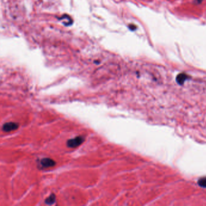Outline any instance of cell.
Listing matches in <instances>:
<instances>
[{
    "instance_id": "1",
    "label": "cell",
    "mask_w": 206,
    "mask_h": 206,
    "mask_svg": "<svg viewBox=\"0 0 206 206\" xmlns=\"http://www.w3.org/2000/svg\"><path fill=\"white\" fill-rule=\"evenodd\" d=\"M85 140L83 137L78 136L73 138L70 139L67 141V146L70 148H75L80 145Z\"/></svg>"
},
{
    "instance_id": "5",
    "label": "cell",
    "mask_w": 206,
    "mask_h": 206,
    "mask_svg": "<svg viewBox=\"0 0 206 206\" xmlns=\"http://www.w3.org/2000/svg\"><path fill=\"white\" fill-rule=\"evenodd\" d=\"M187 79V76L184 74H181L178 75L177 77V82H178L180 84H183L184 82Z\"/></svg>"
},
{
    "instance_id": "6",
    "label": "cell",
    "mask_w": 206,
    "mask_h": 206,
    "mask_svg": "<svg viewBox=\"0 0 206 206\" xmlns=\"http://www.w3.org/2000/svg\"><path fill=\"white\" fill-rule=\"evenodd\" d=\"M198 184L202 187H206V177L200 179L198 181Z\"/></svg>"
},
{
    "instance_id": "2",
    "label": "cell",
    "mask_w": 206,
    "mask_h": 206,
    "mask_svg": "<svg viewBox=\"0 0 206 206\" xmlns=\"http://www.w3.org/2000/svg\"><path fill=\"white\" fill-rule=\"evenodd\" d=\"M19 125L15 122H7L3 125L2 129L5 132H11V131L16 130L18 128Z\"/></svg>"
},
{
    "instance_id": "3",
    "label": "cell",
    "mask_w": 206,
    "mask_h": 206,
    "mask_svg": "<svg viewBox=\"0 0 206 206\" xmlns=\"http://www.w3.org/2000/svg\"><path fill=\"white\" fill-rule=\"evenodd\" d=\"M40 163L44 168L52 167L54 166L56 164V162L50 158H42L40 162Z\"/></svg>"
},
{
    "instance_id": "4",
    "label": "cell",
    "mask_w": 206,
    "mask_h": 206,
    "mask_svg": "<svg viewBox=\"0 0 206 206\" xmlns=\"http://www.w3.org/2000/svg\"><path fill=\"white\" fill-rule=\"evenodd\" d=\"M56 201V196L54 194H51L49 197L45 200V204L48 205H52Z\"/></svg>"
}]
</instances>
